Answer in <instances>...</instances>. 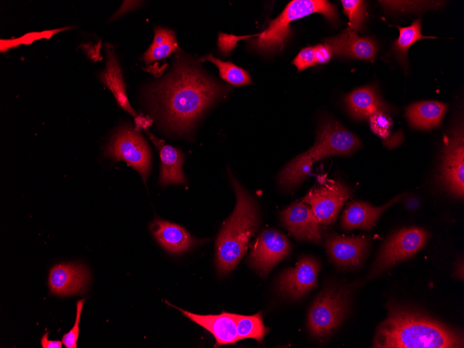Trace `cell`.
<instances>
[{
  "label": "cell",
  "instance_id": "33",
  "mask_svg": "<svg viewBox=\"0 0 464 348\" xmlns=\"http://www.w3.org/2000/svg\"><path fill=\"white\" fill-rule=\"evenodd\" d=\"M315 47V63L322 64L327 63L333 56L330 47L324 43Z\"/></svg>",
  "mask_w": 464,
  "mask_h": 348
},
{
  "label": "cell",
  "instance_id": "12",
  "mask_svg": "<svg viewBox=\"0 0 464 348\" xmlns=\"http://www.w3.org/2000/svg\"><path fill=\"white\" fill-rule=\"evenodd\" d=\"M283 225L297 239L320 243L322 231L320 222L307 204L297 201L281 213Z\"/></svg>",
  "mask_w": 464,
  "mask_h": 348
},
{
  "label": "cell",
  "instance_id": "35",
  "mask_svg": "<svg viewBox=\"0 0 464 348\" xmlns=\"http://www.w3.org/2000/svg\"><path fill=\"white\" fill-rule=\"evenodd\" d=\"M135 122L138 130L143 129L147 131L152 124V119L150 117L143 115H138L135 119Z\"/></svg>",
  "mask_w": 464,
  "mask_h": 348
},
{
  "label": "cell",
  "instance_id": "10",
  "mask_svg": "<svg viewBox=\"0 0 464 348\" xmlns=\"http://www.w3.org/2000/svg\"><path fill=\"white\" fill-rule=\"evenodd\" d=\"M290 245L283 233L274 229L262 231L251 251L250 265L263 276L270 270L290 252Z\"/></svg>",
  "mask_w": 464,
  "mask_h": 348
},
{
  "label": "cell",
  "instance_id": "2",
  "mask_svg": "<svg viewBox=\"0 0 464 348\" xmlns=\"http://www.w3.org/2000/svg\"><path fill=\"white\" fill-rule=\"evenodd\" d=\"M462 333L428 315L400 306L388 307L374 338L377 348H458Z\"/></svg>",
  "mask_w": 464,
  "mask_h": 348
},
{
  "label": "cell",
  "instance_id": "21",
  "mask_svg": "<svg viewBox=\"0 0 464 348\" xmlns=\"http://www.w3.org/2000/svg\"><path fill=\"white\" fill-rule=\"evenodd\" d=\"M107 63L106 69L99 74L101 81L113 92L119 106L135 118L138 116L127 98L126 86L121 69L111 45H106Z\"/></svg>",
  "mask_w": 464,
  "mask_h": 348
},
{
  "label": "cell",
  "instance_id": "28",
  "mask_svg": "<svg viewBox=\"0 0 464 348\" xmlns=\"http://www.w3.org/2000/svg\"><path fill=\"white\" fill-rule=\"evenodd\" d=\"M344 12L349 18L347 29L357 33L365 18V1L360 0H342Z\"/></svg>",
  "mask_w": 464,
  "mask_h": 348
},
{
  "label": "cell",
  "instance_id": "34",
  "mask_svg": "<svg viewBox=\"0 0 464 348\" xmlns=\"http://www.w3.org/2000/svg\"><path fill=\"white\" fill-rule=\"evenodd\" d=\"M49 332L43 335L41 338V346L42 348H61L63 346L62 340H51L48 339Z\"/></svg>",
  "mask_w": 464,
  "mask_h": 348
},
{
  "label": "cell",
  "instance_id": "14",
  "mask_svg": "<svg viewBox=\"0 0 464 348\" xmlns=\"http://www.w3.org/2000/svg\"><path fill=\"white\" fill-rule=\"evenodd\" d=\"M315 142L322 147L328 156L347 155L361 146L359 139L354 133L330 119L321 123Z\"/></svg>",
  "mask_w": 464,
  "mask_h": 348
},
{
  "label": "cell",
  "instance_id": "1",
  "mask_svg": "<svg viewBox=\"0 0 464 348\" xmlns=\"http://www.w3.org/2000/svg\"><path fill=\"white\" fill-rule=\"evenodd\" d=\"M151 92L153 104L166 127L174 133L187 134L204 110L222 94L223 88L193 63L180 57L171 74Z\"/></svg>",
  "mask_w": 464,
  "mask_h": 348
},
{
  "label": "cell",
  "instance_id": "26",
  "mask_svg": "<svg viewBox=\"0 0 464 348\" xmlns=\"http://www.w3.org/2000/svg\"><path fill=\"white\" fill-rule=\"evenodd\" d=\"M399 31L398 39L393 44V49L399 58L406 62V54L409 47L415 42L421 39L436 38L432 36H425L421 33V19L418 18L411 25L406 27L397 26Z\"/></svg>",
  "mask_w": 464,
  "mask_h": 348
},
{
  "label": "cell",
  "instance_id": "24",
  "mask_svg": "<svg viewBox=\"0 0 464 348\" xmlns=\"http://www.w3.org/2000/svg\"><path fill=\"white\" fill-rule=\"evenodd\" d=\"M178 49L174 33L167 28L157 27L154 30L152 44L143 54L142 58L147 63L168 57Z\"/></svg>",
  "mask_w": 464,
  "mask_h": 348
},
{
  "label": "cell",
  "instance_id": "7",
  "mask_svg": "<svg viewBox=\"0 0 464 348\" xmlns=\"http://www.w3.org/2000/svg\"><path fill=\"white\" fill-rule=\"evenodd\" d=\"M429 236L427 231L418 227L405 228L395 233L382 247L370 276L378 275L413 256L424 245Z\"/></svg>",
  "mask_w": 464,
  "mask_h": 348
},
{
  "label": "cell",
  "instance_id": "9",
  "mask_svg": "<svg viewBox=\"0 0 464 348\" xmlns=\"http://www.w3.org/2000/svg\"><path fill=\"white\" fill-rule=\"evenodd\" d=\"M464 139L463 130L456 129L446 138L440 163V181L454 195L464 192Z\"/></svg>",
  "mask_w": 464,
  "mask_h": 348
},
{
  "label": "cell",
  "instance_id": "17",
  "mask_svg": "<svg viewBox=\"0 0 464 348\" xmlns=\"http://www.w3.org/2000/svg\"><path fill=\"white\" fill-rule=\"evenodd\" d=\"M179 310L190 320L208 331L216 340V347L239 341L236 328V314L223 312L219 315H198L170 305Z\"/></svg>",
  "mask_w": 464,
  "mask_h": 348
},
{
  "label": "cell",
  "instance_id": "22",
  "mask_svg": "<svg viewBox=\"0 0 464 348\" xmlns=\"http://www.w3.org/2000/svg\"><path fill=\"white\" fill-rule=\"evenodd\" d=\"M447 105L433 101H420L410 105L406 116L411 126L421 129H431L439 125Z\"/></svg>",
  "mask_w": 464,
  "mask_h": 348
},
{
  "label": "cell",
  "instance_id": "5",
  "mask_svg": "<svg viewBox=\"0 0 464 348\" xmlns=\"http://www.w3.org/2000/svg\"><path fill=\"white\" fill-rule=\"evenodd\" d=\"M347 311V291L339 286L325 289L316 297L308 314L310 335L315 338L330 335L342 323Z\"/></svg>",
  "mask_w": 464,
  "mask_h": 348
},
{
  "label": "cell",
  "instance_id": "27",
  "mask_svg": "<svg viewBox=\"0 0 464 348\" xmlns=\"http://www.w3.org/2000/svg\"><path fill=\"white\" fill-rule=\"evenodd\" d=\"M201 60H208L215 64L219 69L220 77L231 85L241 86L250 84L251 82V77L246 70L231 62H224L212 54L204 56Z\"/></svg>",
  "mask_w": 464,
  "mask_h": 348
},
{
  "label": "cell",
  "instance_id": "15",
  "mask_svg": "<svg viewBox=\"0 0 464 348\" xmlns=\"http://www.w3.org/2000/svg\"><path fill=\"white\" fill-rule=\"evenodd\" d=\"M368 247V241L364 236L344 237L331 234L326 240V248L333 262L342 267L358 265Z\"/></svg>",
  "mask_w": 464,
  "mask_h": 348
},
{
  "label": "cell",
  "instance_id": "32",
  "mask_svg": "<svg viewBox=\"0 0 464 348\" xmlns=\"http://www.w3.org/2000/svg\"><path fill=\"white\" fill-rule=\"evenodd\" d=\"M253 37H256V35L237 36L220 33L218 35V48L222 53L227 54L235 48L238 41Z\"/></svg>",
  "mask_w": 464,
  "mask_h": 348
},
{
  "label": "cell",
  "instance_id": "31",
  "mask_svg": "<svg viewBox=\"0 0 464 348\" xmlns=\"http://www.w3.org/2000/svg\"><path fill=\"white\" fill-rule=\"evenodd\" d=\"M292 63L299 72L315 65V47H308L301 49Z\"/></svg>",
  "mask_w": 464,
  "mask_h": 348
},
{
  "label": "cell",
  "instance_id": "20",
  "mask_svg": "<svg viewBox=\"0 0 464 348\" xmlns=\"http://www.w3.org/2000/svg\"><path fill=\"white\" fill-rule=\"evenodd\" d=\"M147 133L158 150L160 158V183L161 185L170 183L182 184L185 182L183 172L184 156L183 153L164 141L155 137L147 131Z\"/></svg>",
  "mask_w": 464,
  "mask_h": 348
},
{
  "label": "cell",
  "instance_id": "25",
  "mask_svg": "<svg viewBox=\"0 0 464 348\" xmlns=\"http://www.w3.org/2000/svg\"><path fill=\"white\" fill-rule=\"evenodd\" d=\"M236 328L239 340L254 338L258 342L263 340L269 331L263 324L260 312L252 315L236 314Z\"/></svg>",
  "mask_w": 464,
  "mask_h": 348
},
{
  "label": "cell",
  "instance_id": "13",
  "mask_svg": "<svg viewBox=\"0 0 464 348\" xmlns=\"http://www.w3.org/2000/svg\"><path fill=\"white\" fill-rule=\"evenodd\" d=\"M90 281L88 270L80 263H60L49 272L50 293L66 297L83 292Z\"/></svg>",
  "mask_w": 464,
  "mask_h": 348
},
{
  "label": "cell",
  "instance_id": "4",
  "mask_svg": "<svg viewBox=\"0 0 464 348\" xmlns=\"http://www.w3.org/2000/svg\"><path fill=\"white\" fill-rule=\"evenodd\" d=\"M321 13L331 22L337 19L333 4L324 0H294L290 1L268 28L257 34L250 44L258 51L270 52L281 50L290 34V23L313 13Z\"/></svg>",
  "mask_w": 464,
  "mask_h": 348
},
{
  "label": "cell",
  "instance_id": "8",
  "mask_svg": "<svg viewBox=\"0 0 464 348\" xmlns=\"http://www.w3.org/2000/svg\"><path fill=\"white\" fill-rule=\"evenodd\" d=\"M350 194L349 188L342 183L324 179L310 190L302 201L310 206L320 223L329 225L334 222Z\"/></svg>",
  "mask_w": 464,
  "mask_h": 348
},
{
  "label": "cell",
  "instance_id": "23",
  "mask_svg": "<svg viewBox=\"0 0 464 348\" xmlns=\"http://www.w3.org/2000/svg\"><path fill=\"white\" fill-rule=\"evenodd\" d=\"M345 103L351 115L360 119L370 118L377 112L387 110L375 90L370 87L352 91L346 97Z\"/></svg>",
  "mask_w": 464,
  "mask_h": 348
},
{
  "label": "cell",
  "instance_id": "6",
  "mask_svg": "<svg viewBox=\"0 0 464 348\" xmlns=\"http://www.w3.org/2000/svg\"><path fill=\"white\" fill-rule=\"evenodd\" d=\"M104 155L115 160H124L134 168L146 182L151 169L149 147L138 129L121 128L107 146Z\"/></svg>",
  "mask_w": 464,
  "mask_h": 348
},
{
  "label": "cell",
  "instance_id": "11",
  "mask_svg": "<svg viewBox=\"0 0 464 348\" xmlns=\"http://www.w3.org/2000/svg\"><path fill=\"white\" fill-rule=\"evenodd\" d=\"M320 269L315 259L302 257L295 267L288 268L281 274L278 282L280 292L293 299L303 297L315 286Z\"/></svg>",
  "mask_w": 464,
  "mask_h": 348
},
{
  "label": "cell",
  "instance_id": "16",
  "mask_svg": "<svg viewBox=\"0 0 464 348\" xmlns=\"http://www.w3.org/2000/svg\"><path fill=\"white\" fill-rule=\"evenodd\" d=\"M150 230L159 245L172 254L184 253L204 242V240L194 238L182 226L160 219L151 223Z\"/></svg>",
  "mask_w": 464,
  "mask_h": 348
},
{
  "label": "cell",
  "instance_id": "18",
  "mask_svg": "<svg viewBox=\"0 0 464 348\" xmlns=\"http://www.w3.org/2000/svg\"><path fill=\"white\" fill-rule=\"evenodd\" d=\"M333 56H341L362 60H372L376 52L374 42L369 38L360 37L347 28L338 36L326 40Z\"/></svg>",
  "mask_w": 464,
  "mask_h": 348
},
{
  "label": "cell",
  "instance_id": "19",
  "mask_svg": "<svg viewBox=\"0 0 464 348\" xmlns=\"http://www.w3.org/2000/svg\"><path fill=\"white\" fill-rule=\"evenodd\" d=\"M402 196H397L379 207H375L365 202L353 201L350 203L345 208L341 218L342 229L347 231H351L355 228L364 230L372 229L381 214L399 201Z\"/></svg>",
  "mask_w": 464,
  "mask_h": 348
},
{
  "label": "cell",
  "instance_id": "29",
  "mask_svg": "<svg viewBox=\"0 0 464 348\" xmlns=\"http://www.w3.org/2000/svg\"><path fill=\"white\" fill-rule=\"evenodd\" d=\"M372 131L381 138H387L392 127V119L383 112L380 111L373 114L370 117Z\"/></svg>",
  "mask_w": 464,
  "mask_h": 348
},
{
  "label": "cell",
  "instance_id": "3",
  "mask_svg": "<svg viewBox=\"0 0 464 348\" xmlns=\"http://www.w3.org/2000/svg\"><path fill=\"white\" fill-rule=\"evenodd\" d=\"M229 173L236 205L216 240L215 263L219 276L227 274L238 265L259 224L258 210L253 198L229 169Z\"/></svg>",
  "mask_w": 464,
  "mask_h": 348
},
{
  "label": "cell",
  "instance_id": "30",
  "mask_svg": "<svg viewBox=\"0 0 464 348\" xmlns=\"http://www.w3.org/2000/svg\"><path fill=\"white\" fill-rule=\"evenodd\" d=\"M85 299L78 300L76 303V315L74 326L70 331L65 333L62 342L66 348H76L79 334V322Z\"/></svg>",
  "mask_w": 464,
  "mask_h": 348
}]
</instances>
